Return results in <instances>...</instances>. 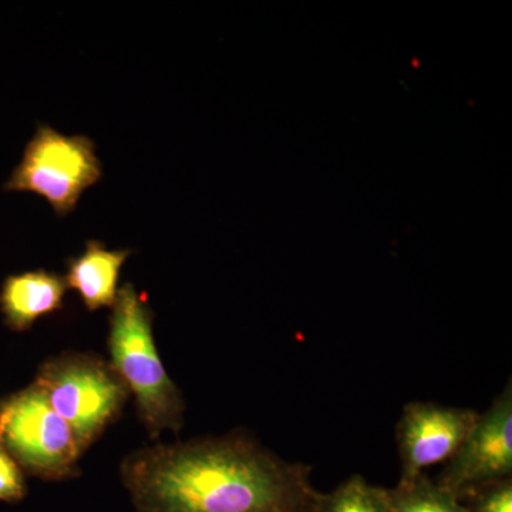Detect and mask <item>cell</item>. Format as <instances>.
<instances>
[{"label": "cell", "instance_id": "9", "mask_svg": "<svg viewBox=\"0 0 512 512\" xmlns=\"http://www.w3.org/2000/svg\"><path fill=\"white\" fill-rule=\"evenodd\" d=\"M131 254L130 249H109L103 242L90 239L83 254L67 259V288L77 292L89 311L113 308L121 269Z\"/></svg>", "mask_w": 512, "mask_h": 512}, {"label": "cell", "instance_id": "2", "mask_svg": "<svg viewBox=\"0 0 512 512\" xmlns=\"http://www.w3.org/2000/svg\"><path fill=\"white\" fill-rule=\"evenodd\" d=\"M110 366L128 393L136 397L144 426L157 439L164 431L183 427L185 404L157 352L153 311L133 284L119 289L109 332Z\"/></svg>", "mask_w": 512, "mask_h": 512}, {"label": "cell", "instance_id": "5", "mask_svg": "<svg viewBox=\"0 0 512 512\" xmlns=\"http://www.w3.org/2000/svg\"><path fill=\"white\" fill-rule=\"evenodd\" d=\"M0 444L23 473L50 481L74 476L83 454L69 424L35 383L0 400Z\"/></svg>", "mask_w": 512, "mask_h": 512}, {"label": "cell", "instance_id": "7", "mask_svg": "<svg viewBox=\"0 0 512 512\" xmlns=\"http://www.w3.org/2000/svg\"><path fill=\"white\" fill-rule=\"evenodd\" d=\"M476 410L431 402H410L397 421L402 476L399 483L413 480L424 470L446 463L466 440L478 419Z\"/></svg>", "mask_w": 512, "mask_h": 512}, {"label": "cell", "instance_id": "12", "mask_svg": "<svg viewBox=\"0 0 512 512\" xmlns=\"http://www.w3.org/2000/svg\"><path fill=\"white\" fill-rule=\"evenodd\" d=\"M470 512H512V478L485 485L464 498Z\"/></svg>", "mask_w": 512, "mask_h": 512}, {"label": "cell", "instance_id": "8", "mask_svg": "<svg viewBox=\"0 0 512 512\" xmlns=\"http://www.w3.org/2000/svg\"><path fill=\"white\" fill-rule=\"evenodd\" d=\"M67 285L63 276L46 269L9 275L0 289V313L15 332L29 330L43 316L63 308Z\"/></svg>", "mask_w": 512, "mask_h": 512}, {"label": "cell", "instance_id": "13", "mask_svg": "<svg viewBox=\"0 0 512 512\" xmlns=\"http://www.w3.org/2000/svg\"><path fill=\"white\" fill-rule=\"evenodd\" d=\"M26 491L25 473L0 444V503H19Z\"/></svg>", "mask_w": 512, "mask_h": 512}, {"label": "cell", "instance_id": "3", "mask_svg": "<svg viewBox=\"0 0 512 512\" xmlns=\"http://www.w3.org/2000/svg\"><path fill=\"white\" fill-rule=\"evenodd\" d=\"M101 178L103 164L92 138L66 136L39 124L3 190L32 192L46 200L59 217H67L76 210L84 192Z\"/></svg>", "mask_w": 512, "mask_h": 512}, {"label": "cell", "instance_id": "1", "mask_svg": "<svg viewBox=\"0 0 512 512\" xmlns=\"http://www.w3.org/2000/svg\"><path fill=\"white\" fill-rule=\"evenodd\" d=\"M121 480L136 512H313L320 495L311 468L237 434L143 448Z\"/></svg>", "mask_w": 512, "mask_h": 512}, {"label": "cell", "instance_id": "6", "mask_svg": "<svg viewBox=\"0 0 512 512\" xmlns=\"http://www.w3.org/2000/svg\"><path fill=\"white\" fill-rule=\"evenodd\" d=\"M512 478V384L480 414L437 483L461 501L485 485Z\"/></svg>", "mask_w": 512, "mask_h": 512}, {"label": "cell", "instance_id": "11", "mask_svg": "<svg viewBox=\"0 0 512 512\" xmlns=\"http://www.w3.org/2000/svg\"><path fill=\"white\" fill-rule=\"evenodd\" d=\"M313 512H390L387 488L355 474L328 494H320Z\"/></svg>", "mask_w": 512, "mask_h": 512}, {"label": "cell", "instance_id": "4", "mask_svg": "<svg viewBox=\"0 0 512 512\" xmlns=\"http://www.w3.org/2000/svg\"><path fill=\"white\" fill-rule=\"evenodd\" d=\"M73 430L83 453L116 420L128 390L99 357L63 355L47 360L33 382Z\"/></svg>", "mask_w": 512, "mask_h": 512}, {"label": "cell", "instance_id": "10", "mask_svg": "<svg viewBox=\"0 0 512 512\" xmlns=\"http://www.w3.org/2000/svg\"><path fill=\"white\" fill-rule=\"evenodd\" d=\"M390 512H470L467 505L426 474L387 490Z\"/></svg>", "mask_w": 512, "mask_h": 512}]
</instances>
